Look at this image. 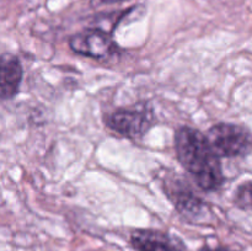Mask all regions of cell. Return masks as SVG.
<instances>
[{
    "instance_id": "cell-1",
    "label": "cell",
    "mask_w": 252,
    "mask_h": 251,
    "mask_svg": "<svg viewBox=\"0 0 252 251\" xmlns=\"http://www.w3.org/2000/svg\"><path fill=\"white\" fill-rule=\"evenodd\" d=\"M174 142L177 160L199 188L212 192L223 186L225 179L220 157L214 154L203 133L182 126L175 133Z\"/></svg>"
},
{
    "instance_id": "cell-2",
    "label": "cell",
    "mask_w": 252,
    "mask_h": 251,
    "mask_svg": "<svg viewBox=\"0 0 252 251\" xmlns=\"http://www.w3.org/2000/svg\"><path fill=\"white\" fill-rule=\"evenodd\" d=\"M204 135L218 157H245L251 150L250 132L243 126L218 123Z\"/></svg>"
},
{
    "instance_id": "cell-3",
    "label": "cell",
    "mask_w": 252,
    "mask_h": 251,
    "mask_svg": "<svg viewBox=\"0 0 252 251\" xmlns=\"http://www.w3.org/2000/svg\"><path fill=\"white\" fill-rule=\"evenodd\" d=\"M69 47L75 53L95 59L110 58L118 52V44L111 34L97 27L73 34L69 38Z\"/></svg>"
},
{
    "instance_id": "cell-4",
    "label": "cell",
    "mask_w": 252,
    "mask_h": 251,
    "mask_svg": "<svg viewBox=\"0 0 252 251\" xmlns=\"http://www.w3.org/2000/svg\"><path fill=\"white\" fill-rule=\"evenodd\" d=\"M110 129L126 138L142 137L153 126V113L147 108H117L105 117Z\"/></svg>"
},
{
    "instance_id": "cell-5",
    "label": "cell",
    "mask_w": 252,
    "mask_h": 251,
    "mask_svg": "<svg viewBox=\"0 0 252 251\" xmlns=\"http://www.w3.org/2000/svg\"><path fill=\"white\" fill-rule=\"evenodd\" d=\"M164 191L174 203L175 208L191 220L202 219L207 213V209H209L206 202L194 193L189 184L175 176V174L164 181Z\"/></svg>"
},
{
    "instance_id": "cell-6",
    "label": "cell",
    "mask_w": 252,
    "mask_h": 251,
    "mask_svg": "<svg viewBox=\"0 0 252 251\" xmlns=\"http://www.w3.org/2000/svg\"><path fill=\"white\" fill-rule=\"evenodd\" d=\"M24 68L19 57L12 53L0 54V98H14L20 91Z\"/></svg>"
},
{
    "instance_id": "cell-7",
    "label": "cell",
    "mask_w": 252,
    "mask_h": 251,
    "mask_svg": "<svg viewBox=\"0 0 252 251\" xmlns=\"http://www.w3.org/2000/svg\"><path fill=\"white\" fill-rule=\"evenodd\" d=\"M130 244L137 251H182L176 239L154 229H137L130 234Z\"/></svg>"
},
{
    "instance_id": "cell-8",
    "label": "cell",
    "mask_w": 252,
    "mask_h": 251,
    "mask_svg": "<svg viewBox=\"0 0 252 251\" xmlns=\"http://www.w3.org/2000/svg\"><path fill=\"white\" fill-rule=\"evenodd\" d=\"M235 203L236 206L240 207L241 209L250 211L251 208V184L245 182L244 185H240L239 188L235 192Z\"/></svg>"
},
{
    "instance_id": "cell-9",
    "label": "cell",
    "mask_w": 252,
    "mask_h": 251,
    "mask_svg": "<svg viewBox=\"0 0 252 251\" xmlns=\"http://www.w3.org/2000/svg\"><path fill=\"white\" fill-rule=\"evenodd\" d=\"M199 251H229L228 249H225V248H214V249H212V248H202L201 250Z\"/></svg>"
},
{
    "instance_id": "cell-10",
    "label": "cell",
    "mask_w": 252,
    "mask_h": 251,
    "mask_svg": "<svg viewBox=\"0 0 252 251\" xmlns=\"http://www.w3.org/2000/svg\"><path fill=\"white\" fill-rule=\"evenodd\" d=\"M101 2H105V4H111V2H120L123 1V0H100Z\"/></svg>"
}]
</instances>
